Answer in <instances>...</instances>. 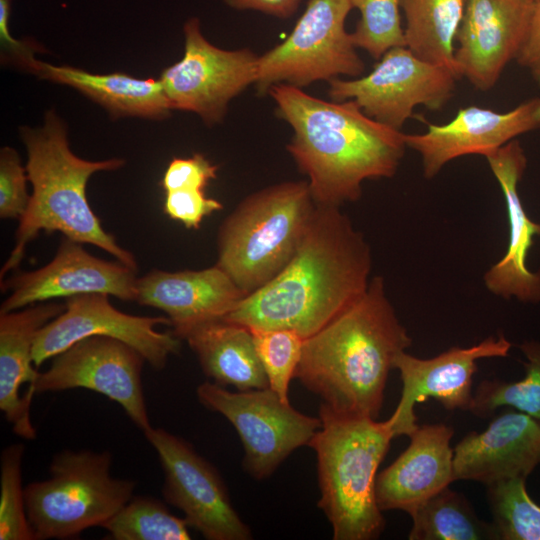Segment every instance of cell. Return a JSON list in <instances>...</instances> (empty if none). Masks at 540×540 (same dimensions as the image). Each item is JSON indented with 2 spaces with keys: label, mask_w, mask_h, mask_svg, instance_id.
<instances>
[{
  "label": "cell",
  "mask_w": 540,
  "mask_h": 540,
  "mask_svg": "<svg viewBox=\"0 0 540 540\" xmlns=\"http://www.w3.org/2000/svg\"><path fill=\"white\" fill-rule=\"evenodd\" d=\"M371 264L366 240L339 207L316 204L290 262L221 319L306 339L365 292Z\"/></svg>",
  "instance_id": "cell-1"
},
{
  "label": "cell",
  "mask_w": 540,
  "mask_h": 540,
  "mask_svg": "<svg viewBox=\"0 0 540 540\" xmlns=\"http://www.w3.org/2000/svg\"><path fill=\"white\" fill-rule=\"evenodd\" d=\"M268 94L277 116L292 128L287 150L308 177L315 204L356 201L365 180L397 172L405 134L368 117L355 101H326L288 84H276Z\"/></svg>",
  "instance_id": "cell-2"
},
{
  "label": "cell",
  "mask_w": 540,
  "mask_h": 540,
  "mask_svg": "<svg viewBox=\"0 0 540 540\" xmlns=\"http://www.w3.org/2000/svg\"><path fill=\"white\" fill-rule=\"evenodd\" d=\"M412 339L380 276L319 331L304 339L295 377L330 408L376 419L389 372Z\"/></svg>",
  "instance_id": "cell-3"
},
{
  "label": "cell",
  "mask_w": 540,
  "mask_h": 540,
  "mask_svg": "<svg viewBox=\"0 0 540 540\" xmlns=\"http://www.w3.org/2000/svg\"><path fill=\"white\" fill-rule=\"evenodd\" d=\"M20 135L26 147L25 168L33 190L26 212L19 219L15 247L1 269V280L18 267L27 244L41 231L61 232L68 239L92 244L137 270L134 255L105 231L86 196L87 182L94 173L116 170L124 165V160L89 161L75 155L70 149L66 125L54 110L47 111L42 126L21 127Z\"/></svg>",
  "instance_id": "cell-4"
},
{
  "label": "cell",
  "mask_w": 540,
  "mask_h": 540,
  "mask_svg": "<svg viewBox=\"0 0 540 540\" xmlns=\"http://www.w3.org/2000/svg\"><path fill=\"white\" fill-rule=\"evenodd\" d=\"M310 446L317 456L318 506L334 540L377 539L385 527L375 496L377 470L395 436L389 419L336 411L322 403Z\"/></svg>",
  "instance_id": "cell-5"
},
{
  "label": "cell",
  "mask_w": 540,
  "mask_h": 540,
  "mask_svg": "<svg viewBox=\"0 0 540 540\" xmlns=\"http://www.w3.org/2000/svg\"><path fill=\"white\" fill-rule=\"evenodd\" d=\"M308 182H282L245 198L218 233L220 267L247 296L294 256L315 208Z\"/></svg>",
  "instance_id": "cell-6"
},
{
  "label": "cell",
  "mask_w": 540,
  "mask_h": 540,
  "mask_svg": "<svg viewBox=\"0 0 540 540\" xmlns=\"http://www.w3.org/2000/svg\"><path fill=\"white\" fill-rule=\"evenodd\" d=\"M109 451L63 450L49 477L24 487L26 512L36 540L74 539L102 527L132 497L136 482L111 475Z\"/></svg>",
  "instance_id": "cell-7"
},
{
  "label": "cell",
  "mask_w": 540,
  "mask_h": 540,
  "mask_svg": "<svg viewBox=\"0 0 540 540\" xmlns=\"http://www.w3.org/2000/svg\"><path fill=\"white\" fill-rule=\"evenodd\" d=\"M350 0H309L291 33L259 56L256 88L268 94L276 84L298 88L340 76H362L365 65L345 21Z\"/></svg>",
  "instance_id": "cell-8"
},
{
  "label": "cell",
  "mask_w": 540,
  "mask_h": 540,
  "mask_svg": "<svg viewBox=\"0 0 540 540\" xmlns=\"http://www.w3.org/2000/svg\"><path fill=\"white\" fill-rule=\"evenodd\" d=\"M196 394L205 408L234 426L244 449L242 465L257 480L269 477L295 449L309 445L321 426L320 418L295 410L269 387L231 392L206 381Z\"/></svg>",
  "instance_id": "cell-9"
},
{
  "label": "cell",
  "mask_w": 540,
  "mask_h": 540,
  "mask_svg": "<svg viewBox=\"0 0 540 540\" xmlns=\"http://www.w3.org/2000/svg\"><path fill=\"white\" fill-rule=\"evenodd\" d=\"M459 77L424 61L406 46L386 51L367 75L329 81L332 101H355L375 121L401 130L416 106L440 110L453 97Z\"/></svg>",
  "instance_id": "cell-10"
},
{
  "label": "cell",
  "mask_w": 540,
  "mask_h": 540,
  "mask_svg": "<svg viewBox=\"0 0 540 540\" xmlns=\"http://www.w3.org/2000/svg\"><path fill=\"white\" fill-rule=\"evenodd\" d=\"M183 32V57L159 79L172 109L193 112L208 126L219 124L230 101L256 83L259 56L247 48L225 50L211 44L197 17L185 22Z\"/></svg>",
  "instance_id": "cell-11"
},
{
  "label": "cell",
  "mask_w": 540,
  "mask_h": 540,
  "mask_svg": "<svg viewBox=\"0 0 540 540\" xmlns=\"http://www.w3.org/2000/svg\"><path fill=\"white\" fill-rule=\"evenodd\" d=\"M144 435L163 469V497L183 512L190 528L208 540L252 538L220 473L188 441L162 428L151 427Z\"/></svg>",
  "instance_id": "cell-12"
},
{
  "label": "cell",
  "mask_w": 540,
  "mask_h": 540,
  "mask_svg": "<svg viewBox=\"0 0 540 540\" xmlns=\"http://www.w3.org/2000/svg\"><path fill=\"white\" fill-rule=\"evenodd\" d=\"M145 358L130 345L107 336L81 339L53 357L39 372L35 394L85 388L117 402L142 430L152 425L145 403L142 369Z\"/></svg>",
  "instance_id": "cell-13"
},
{
  "label": "cell",
  "mask_w": 540,
  "mask_h": 540,
  "mask_svg": "<svg viewBox=\"0 0 540 540\" xmlns=\"http://www.w3.org/2000/svg\"><path fill=\"white\" fill-rule=\"evenodd\" d=\"M108 296L89 293L66 298L65 310L36 335L34 365L38 368L81 339L107 336L136 349L153 369H163L169 356L180 349V338L156 330L157 325H171L168 317L126 314L116 309Z\"/></svg>",
  "instance_id": "cell-14"
},
{
  "label": "cell",
  "mask_w": 540,
  "mask_h": 540,
  "mask_svg": "<svg viewBox=\"0 0 540 540\" xmlns=\"http://www.w3.org/2000/svg\"><path fill=\"white\" fill-rule=\"evenodd\" d=\"M512 344L504 335L490 336L471 347H452L422 359L401 352L394 362L403 384L398 405L389 420L395 436H409L417 427L415 406L433 398L447 410H468L473 394L476 362L482 358L506 357Z\"/></svg>",
  "instance_id": "cell-15"
},
{
  "label": "cell",
  "mask_w": 540,
  "mask_h": 540,
  "mask_svg": "<svg viewBox=\"0 0 540 540\" xmlns=\"http://www.w3.org/2000/svg\"><path fill=\"white\" fill-rule=\"evenodd\" d=\"M534 0H466L455 47L459 77L486 92L516 60L531 27Z\"/></svg>",
  "instance_id": "cell-16"
},
{
  "label": "cell",
  "mask_w": 540,
  "mask_h": 540,
  "mask_svg": "<svg viewBox=\"0 0 540 540\" xmlns=\"http://www.w3.org/2000/svg\"><path fill=\"white\" fill-rule=\"evenodd\" d=\"M136 271L119 261L115 263L94 257L82 247V243L64 237L48 264L1 282L2 291H10V294L2 302L0 313L59 297L89 293L135 302Z\"/></svg>",
  "instance_id": "cell-17"
},
{
  "label": "cell",
  "mask_w": 540,
  "mask_h": 540,
  "mask_svg": "<svg viewBox=\"0 0 540 540\" xmlns=\"http://www.w3.org/2000/svg\"><path fill=\"white\" fill-rule=\"evenodd\" d=\"M421 134H405L408 148L422 161L423 175L435 177L450 161L479 154L487 157L518 136L540 128V97L525 100L507 112L470 105L444 124L427 122Z\"/></svg>",
  "instance_id": "cell-18"
},
{
  "label": "cell",
  "mask_w": 540,
  "mask_h": 540,
  "mask_svg": "<svg viewBox=\"0 0 540 540\" xmlns=\"http://www.w3.org/2000/svg\"><path fill=\"white\" fill-rule=\"evenodd\" d=\"M506 202L509 242L505 255L484 275L486 288L496 296L515 297L524 303L540 302V270L527 267L534 236L540 223L532 221L523 208L518 185L527 167L521 143L514 139L486 157Z\"/></svg>",
  "instance_id": "cell-19"
},
{
  "label": "cell",
  "mask_w": 540,
  "mask_h": 540,
  "mask_svg": "<svg viewBox=\"0 0 540 540\" xmlns=\"http://www.w3.org/2000/svg\"><path fill=\"white\" fill-rule=\"evenodd\" d=\"M540 464V420L515 411L494 418L482 432H469L453 449L454 480L485 485L527 478Z\"/></svg>",
  "instance_id": "cell-20"
},
{
  "label": "cell",
  "mask_w": 540,
  "mask_h": 540,
  "mask_svg": "<svg viewBox=\"0 0 540 540\" xmlns=\"http://www.w3.org/2000/svg\"><path fill=\"white\" fill-rule=\"evenodd\" d=\"M452 427L424 424L409 435L410 444L377 474L375 496L381 511L402 510L410 516L454 480Z\"/></svg>",
  "instance_id": "cell-21"
},
{
  "label": "cell",
  "mask_w": 540,
  "mask_h": 540,
  "mask_svg": "<svg viewBox=\"0 0 540 540\" xmlns=\"http://www.w3.org/2000/svg\"><path fill=\"white\" fill-rule=\"evenodd\" d=\"M136 300L166 313L173 334L223 318L246 295L217 265L201 270L168 272L154 269L137 278Z\"/></svg>",
  "instance_id": "cell-22"
},
{
  "label": "cell",
  "mask_w": 540,
  "mask_h": 540,
  "mask_svg": "<svg viewBox=\"0 0 540 540\" xmlns=\"http://www.w3.org/2000/svg\"><path fill=\"white\" fill-rule=\"evenodd\" d=\"M65 310V304L41 302L0 313V410L13 432L26 440L37 437L30 407L39 372L32 358L39 330Z\"/></svg>",
  "instance_id": "cell-23"
},
{
  "label": "cell",
  "mask_w": 540,
  "mask_h": 540,
  "mask_svg": "<svg viewBox=\"0 0 540 540\" xmlns=\"http://www.w3.org/2000/svg\"><path fill=\"white\" fill-rule=\"evenodd\" d=\"M27 71L78 90L115 117L161 119L173 110L160 79H139L124 73L94 74L36 58Z\"/></svg>",
  "instance_id": "cell-24"
},
{
  "label": "cell",
  "mask_w": 540,
  "mask_h": 540,
  "mask_svg": "<svg viewBox=\"0 0 540 540\" xmlns=\"http://www.w3.org/2000/svg\"><path fill=\"white\" fill-rule=\"evenodd\" d=\"M181 339L188 343L203 373L214 383L238 391L269 387L247 327L215 319L192 327Z\"/></svg>",
  "instance_id": "cell-25"
},
{
  "label": "cell",
  "mask_w": 540,
  "mask_h": 540,
  "mask_svg": "<svg viewBox=\"0 0 540 540\" xmlns=\"http://www.w3.org/2000/svg\"><path fill=\"white\" fill-rule=\"evenodd\" d=\"M465 1L401 0L405 46L420 59L445 67L458 77L455 42Z\"/></svg>",
  "instance_id": "cell-26"
},
{
  "label": "cell",
  "mask_w": 540,
  "mask_h": 540,
  "mask_svg": "<svg viewBox=\"0 0 540 540\" xmlns=\"http://www.w3.org/2000/svg\"><path fill=\"white\" fill-rule=\"evenodd\" d=\"M410 540H498L493 524L478 518L468 500L446 487L412 515Z\"/></svg>",
  "instance_id": "cell-27"
},
{
  "label": "cell",
  "mask_w": 540,
  "mask_h": 540,
  "mask_svg": "<svg viewBox=\"0 0 540 540\" xmlns=\"http://www.w3.org/2000/svg\"><path fill=\"white\" fill-rule=\"evenodd\" d=\"M526 358L525 375L519 381L484 380L476 388L469 411L487 417L500 407H511L540 420V342L519 345Z\"/></svg>",
  "instance_id": "cell-28"
},
{
  "label": "cell",
  "mask_w": 540,
  "mask_h": 540,
  "mask_svg": "<svg viewBox=\"0 0 540 540\" xmlns=\"http://www.w3.org/2000/svg\"><path fill=\"white\" fill-rule=\"evenodd\" d=\"M113 540H188L189 526L151 496L132 497L102 525Z\"/></svg>",
  "instance_id": "cell-29"
},
{
  "label": "cell",
  "mask_w": 540,
  "mask_h": 540,
  "mask_svg": "<svg viewBox=\"0 0 540 540\" xmlns=\"http://www.w3.org/2000/svg\"><path fill=\"white\" fill-rule=\"evenodd\" d=\"M486 486L498 540H540V505L528 494L526 478Z\"/></svg>",
  "instance_id": "cell-30"
},
{
  "label": "cell",
  "mask_w": 540,
  "mask_h": 540,
  "mask_svg": "<svg viewBox=\"0 0 540 540\" xmlns=\"http://www.w3.org/2000/svg\"><path fill=\"white\" fill-rule=\"evenodd\" d=\"M360 13L351 33L356 48L379 60L393 47L405 46L401 23V0H350Z\"/></svg>",
  "instance_id": "cell-31"
},
{
  "label": "cell",
  "mask_w": 540,
  "mask_h": 540,
  "mask_svg": "<svg viewBox=\"0 0 540 540\" xmlns=\"http://www.w3.org/2000/svg\"><path fill=\"white\" fill-rule=\"evenodd\" d=\"M24 449V444L15 443L1 453L0 540H36L27 517L22 486Z\"/></svg>",
  "instance_id": "cell-32"
},
{
  "label": "cell",
  "mask_w": 540,
  "mask_h": 540,
  "mask_svg": "<svg viewBox=\"0 0 540 540\" xmlns=\"http://www.w3.org/2000/svg\"><path fill=\"white\" fill-rule=\"evenodd\" d=\"M249 330L269 388L284 402H289L288 388L301 359L304 338L287 329Z\"/></svg>",
  "instance_id": "cell-33"
},
{
  "label": "cell",
  "mask_w": 540,
  "mask_h": 540,
  "mask_svg": "<svg viewBox=\"0 0 540 540\" xmlns=\"http://www.w3.org/2000/svg\"><path fill=\"white\" fill-rule=\"evenodd\" d=\"M27 172L16 150L3 147L0 150V217L20 219L29 204Z\"/></svg>",
  "instance_id": "cell-34"
},
{
  "label": "cell",
  "mask_w": 540,
  "mask_h": 540,
  "mask_svg": "<svg viewBox=\"0 0 540 540\" xmlns=\"http://www.w3.org/2000/svg\"><path fill=\"white\" fill-rule=\"evenodd\" d=\"M222 208V203L208 197L203 189L165 191V214L189 229H198L206 216Z\"/></svg>",
  "instance_id": "cell-35"
},
{
  "label": "cell",
  "mask_w": 540,
  "mask_h": 540,
  "mask_svg": "<svg viewBox=\"0 0 540 540\" xmlns=\"http://www.w3.org/2000/svg\"><path fill=\"white\" fill-rule=\"evenodd\" d=\"M218 166L199 153L188 158H173L168 164L161 185L164 191L203 189L216 178Z\"/></svg>",
  "instance_id": "cell-36"
},
{
  "label": "cell",
  "mask_w": 540,
  "mask_h": 540,
  "mask_svg": "<svg viewBox=\"0 0 540 540\" xmlns=\"http://www.w3.org/2000/svg\"><path fill=\"white\" fill-rule=\"evenodd\" d=\"M13 0H0V43L2 62L14 65L22 70L28 69L35 59L38 45L34 42L14 38L9 29V19Z\"/></svg>",
  "instance_id": "cell-37"
},
{
  "label": "cell",
  "mask_w": 540,
  "mask_h": 540,
  "mask_svg": "<svg viewBox=\"0 0 540 540\" xmlns=\"http://www.w3.org/2000/svg\"><path fill=\"white\" fill-rule=\"evenodd\" d=\"M516 61L529 71L540 87V1L535 3L530 31Z\"/></svg>",
  "instance_id": "cell-38"
},
{
  "label": "cell",
  "mask_w": 540,
  "mask_h": 540,
  "mask_svg": "<svg viewBox=\"0 0 540 540\" xmlns=\"http://www.w3.org/2000/svg\"><path fill=\"white\" fill-rule=\"evenodd\" d=\"M228 7L244 11H257L279 19H288L296 13L302 0H220Z\"/></svg>",
  "instance_id": "cell-39"
},
{
  "label": "cell",
  "mask_w": 540,
  "mask_h": 540,
  "mask_svg": "<svg viewBox=\"0 0 540 540\" xmlns=\"http://www.w3.org/2000/svg\"><path fill=\"white\" fill-rule=\"evenodd\" d=\"M534 1H535V2H538V1H540V0H534Z\"/></svg>",
  "instance_id": "cell-40"
}]
</instances>
